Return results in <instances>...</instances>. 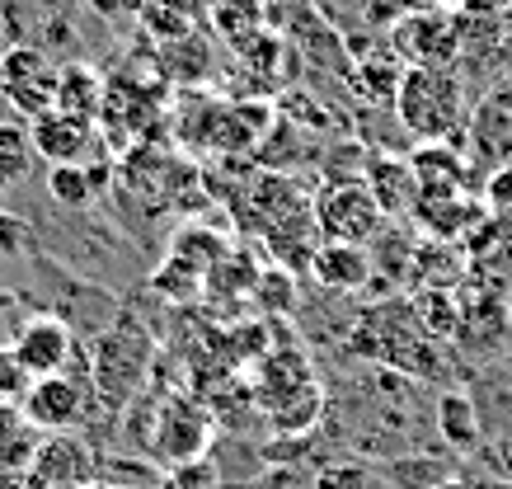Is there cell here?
<instances>
[{"instance_id":"cell-32","label":"cell","mask_w":512,"mask_h":489,"mask_svg":"<svg viewBox=\"0 0 512 489\" xmlns=\"http://www.w3.org/2000/svg\"><path fill=\"white\" fill-rule=\"evenodd\" d=\"M470 10H503V5H512V0H466Z\"/></svg>"},{"instance_id":"cell-20","label":"cell","mask_w":512,"mask_h":489,"mask_svg":"<svg viewBox=\"0 0 512 489\" xmlns=\"http://www.w3.org/2000/svg\"><path fill=\"white\" fill-rule=\"evenodd\" d=\"M33 160H38V146H33L29 123L0 118V184H24L33 174Z\"/></svg>"},{"instance_id":"cell-15","label":"cell","mask_w":512,"mask_h":489,"mask_svg":"<svg viewBox=\"0 0 512 489\" xmlns=\"http://www.w3.org/2000/svg\"><path fill=\"white\" fill-rule=\"evenodd\" d=\"M433 428L451 452H480L484 442V419L475 410L470 391H442L433 405Z\"/></svg>"},{"instance_id":"cell-21","label":"cell","mask_w":512,"mask_h":489,"mask_svg":"<svg viewBox=\"0 0 512 489\" xmlns=\"http://www.w3.org/2000/svg\"><path fill=\"white\" fill-rule=\"evenodd\" d=\"M414 311L428 325L437 344H456V330H461V301L451 297V287H423L414 297Z\"/></svg>"},{"instance_id":"cell-23","label":"cell","mask_w":512,"mask_h":489,"mask_svg":"<svg viewBox=\"0 0 512 489\" xmlns=\"http://www.w3.org/2000/svg\"><path fill=\"white\" fill-rule=\"evenodd\" d=\"M33 381H38V377L24 367V358L15 353V344L0 348V405H15V410H24Z\"/></svg>"},{"instance_id":"cell-3","label":"cell","mask_w":512,"mask_h":489,"mask_svg":"<svg viewBox=\"0 0 512 489\" xmlns=\"http://www.w3.org/2000/svg\"><path fill=\"white\" fill-rule=\"evenodd\" d=\"M207 438H212V414L202 410L193 395H170V400H160V410L151 414L146 457L174 471V466H188V461H202Z\"/></svg>"},{"instance_id":"cell-2","label":"cell","mask_w":512,"mask_h":489,"mask_svg":"<svg viewBox=\"0 0 512 489\" xmlns=\"http://www.w3.org/2000/svg\"><path fill=\"white\" fill-rule=\"evenodd\" d=\"M395 118L414 142H451L466 127V90L451 66H409L395 95Z\"/></svg>"},{"instance_id":"cell-17","label":"cell","mask_w":512,"mask_h":489,"mask_svg":"<svg viewBox=\"0 0 512 489\" xmlns=\"http://www.w3.org/2000/svg\"><path fill=\"white\" fill-rule=\"evenodd\" d=\"M409 66H400V57H390V52H372V57H362L353 66V95L367 104V109H395V95H400V80Z\"/></svg>"},{"instance_id":"cell-28","label":"cell","mask_w":512,"mask_h":489,"mask_svg":"<svg viewBox=\"0 0 512 489\" xmlns=\"http://www.w3.org/2000/svg\"><path fill=\"white\" fill-rule=\"evenodd\" d=\"M489 207H494V212H508L512 207V170H498L494 179H489Z\"/></svg>"},{"instance_id":"cell-26","label":"cell","mask_w":512,"mask_h":489,"mask_svg":"<svg viewBox=\"0 0 512 489\" xmlns=\"http://www.w3.org/2000/svg\"><path fill=\"white\" fill-rule=\"evenodd\" d=\"M29 428L33 424L24 419V410H15V405H0V457H5V452H10V447H15Z\"/></svg>"},{"instance_id":"cell-5","label":"cell","mask_w":512,"mask_h":489,"mask_svg":"<svg viewBox=\"0 0 512 489\" xmlns=\"http://www.w3.org/2000/svg\"><path fill=\"white\" fill-rule=\"evenodd\" d=\"M57 71L62 66H52L47 48H38V43H10V48L0 52V99L24 123H33L38 113H47L57 104Z\"/></svg>"},{"instance_id":"cell-19","label":"cell","mask_w":512,"mask_h":489,"mask_svg":"<svg viewBox=\"0 0 512 489\" xmlns=\"http://www.w3.org/2000/svg\"><path fill=\"white\" fill-rule=\"evenodd\" d=\"M99 99H104V85H99V71H90V66H62L57 71V104L52 109H66L76 113V118H99Z\"/></svg>"},{"instance_id":"cell-8","label":"cell","mask_w":512,"mask_h":489,"mask_svg":"<svg viewBox=\"0 0 512 489\" xmlns=\"http://www.w3.org/2000/svg\"><path fill=\"white\" fill-rule=\"evenodd\" d=\"M390 43L409 66H451L461 52V24L447 10H414L390 29Z\"/></svg>"},{"instance_id":"cell-31","label":"cell","mask_w":512,"mask_h":489,"mask_svg":"<svg viewBox=\"0 0 512 489\" xmlns=\"http://www.w3.org/2000/svg\"><path fill=\"white\" fill-rule=\"evenodd\" d=\"M85 489H132V485H123V480H109V475H99V480H90Z\"/></svg>"},{"instance_id":"cell-14","label":"cell","mask_w":512,"mask_h":489,"mask_svg":"<svg viewBox=\"0 0 512 489\" xmlns=\"http://www.w3.org/2000/svg\"><path fill=\"white\" fill-rule=\"evenodd\" d=\"M311 273L315 283L329 287V292H357L372 278V254H367V245H334V240H325L311 254Z\"/></svg>"},{"instance_id":"cell-30","label":"cell","mask_w":512,"mask_h":489,"mask_svg":"<svg viewBox=\"0 0 512 489\" xmlns=\"http://www.w3.org/2000/svg\"><path fill=\"white\" fill-rule=\"evenodd\" d=\"M433 489H489V485H480V480H461V475H456V480H437Z\"/></svg>"},{"instance_id":"cell-12","label":"cell","mask_w":512,"mask_h":489,"mask_svg":"<svg viewBox=\"0 0 512 489\" xmlns=\"http://www.w3.org/2000/svg\"><path fill=\"white\" fill-rule=\"evenodd\" d=\"M512 330V316L498 292H480V297L461 301V330H456V344L466 353H489L508 339Z\"/></svg>"},{"instance_id":"cell-1","label":"cell","mask_w":512,"mask_h":489,"mask_svg":"<svg viewBox=\"0 0 512 489\" xmlns=\"http://www.w3.org/2000/svg\"><path fill=\"white\" fill-rule=\"evenodd\" d=\"M353 353L367 358V363L386 367V372H400V377L428 381L442 372V353H437V339L428 334V325L419 320L414 301L390 297L381 306H367L353 325Z\"/></svg>"},{"instance_id":"cell-27","label":"cell","mask_w":512,"mask_h":489,"mask_svg":"<svg viewBox=\"0 0 512 489\" xmlns=\"http://www.w3.org/2000/svg\"><path fill=\"white\" fill-rule=\"evenodd\" d=\"M19 245H24V221H15V217H5V212H0V259H15Z\"/></svg>"},{"instance_id":"cell-18","label":"cell","mask_w":512,"mask_h":489,"mask_svg":"<svg viewBox=\"0 0 512 489\" xmlns=\"http://www.w3.org/2000/svg\"><path fill=\"white\" fill-rule=\"evenodd\" d=\"M470 400H475V410H480V419H484V428H489V433L512 438V358H508V363L484 367L480 377H475Z\"/></svg>"},{"instance_id":"cell-25","label":"cell","mask_w":512,"mask_h":489,"mask_svg":"<svg viewBox=\"0 0 512 489\" xmlns=\"http://www.w3.org/2000/svg\"><path fill=\"white\" fill-rule=\"evenodd\" d=\"M85 5L104 24H127V19H141V10H146V0H85Z\"/></svg>"},{"instance_id":"cell-9","label":"cell","mask_w":512,"mask_h":489,"mask_svg":"<svg viewBox=\"0 0 512 489\" xmlns=\"http://www.w3.org/2000/svg\"><path fill=\"white\" fill-rule=\"evenodd\" d=\"M29 471L38 489H85L90 480H99V457L76 433H43Z\"/></svg>"},{"instance_id":"cell-7","label":"cell","mask_w":512,"mask_h":489,"mask_svg":"<svg viewBox=\"0 0 512 489\" xmlns=\"http://www.w3.org/2000/svg\"><path fill=\"white\" fill-rule=\"evenodd\" d=\"M94 386L76 372H52V377L33 381L29 400H24V419L38 433H76L80 419L90 414Z\"/></svg>"},{"instance_id":"cell-11","label":"cell","mask_w":512,"mask_h":489,"mask_svg":"<svg viewBox=\"0 0 512 489\" xmlns=\"http://www.w3.org/2000/svg\"><path fill=\"white\" fill-rule=\"evenodd\" d=\"M29 132H33L38 156H43L47 165H80L94 146V123L90 118H76V113H66V109L38 113L29 123Z\"/></svg>"},{"instance_id":"cell-16","label":"cell","mask_w":512,"mask_h":489,"mask_svg":"<svg viewBox=\"0 0 512 489\" xmlns=\"http://www.w3.org/2000/svg\"><path fill=\"white\" fill-rule=\"evenodd\" d=\"M414 179H419L423 198H451V193L466 184V160L451 151V142H423L414 156Z\"/></svg>"},{"instance_id":"cell-4","label":"cell","mask_w":512,"mask_h":489,"mask_svg":"<svg viewBox=\"0 0 512 489\" xmlns=\"http://www.w3.org/2000/svg\"><path fill=\"white\" fill-rule=\"evenodd\" d=\"M386 226V212L367 179H334L315 203V231L334 245H372Z\"/></svg>"},{"instance_id":"cell-33","label":"cell","mask_w":512,"mask_h":489,"mask_svg":"<svg viewBox=\"0 0 512 489\" xmlns=\"http://www.w3.org/2000/svg\"><path fill=\"white\" fill-rule=\"evenodd\" d=\"M5 306H10V297H5V292H0V311H5Z\"/></svg>"},{"instance_id":"cell-6","label":"cell","mask_w":512,"mask_h":489,"mask_svg":"<svg viewBox=\"0 0 512 489\" xmlns=\"http://www.w3.org/2000/svg\"><path fill=\"white\" fill-rule=\"evenodd\" d=\"M146 363H151V339H146L137 325H118V330L99 334L94 348H90L94 395H104V400H113V405H123L127 395L137 391Z\"/></svg>"},{"instance_id":"cell-22","label":"cell","mask_w":512,"mask_h":489,"mask_svg":"<svg viewBox=\"0 0 512 489\" xmlns=\"http://www.w3.org/2000/svg\"><path fill=\"white\" fill-rule=\"evenodd\" d=\"M94 179L85 165H52V174H47V193H52V203L57 207H71V212H85V207L94 203Z\"/></svg>"},{"instance_id":"cell-24","label":"cell","mask_w":512,"mask_h":489,"mask_svg":"<svg viewBox=\"0 0 512 489\" xmlns=\"http://www.w3.org/2000/svg\"><path fill=\"white\" fill-rule=\"evenodd\" d=\"M156 489H217V471L207 461H188V466H174Z\"/></svg>"},{"instance_id":"cell-10","label":"cell","mask_w":512,"mask_h":489,"mask_svg":"<svg viewBox=\"0 0 512 489\" xmlns=\"http://www.w3.org/2000/svg\"><path fill=\"white\" fill-rule=\"evenodd\" d=\"M15 353L24 358V367H29L33 377H52V372H66V367H71V358H76V334L57 316H33L19 325Z\"/></svg>"},{"instance_id":"cell-29","label":"cell","mask_w":512,"mask_h":489,"mask_svg":"<svg viewBox=\"0 0 512 489\" xmlns=\"http://www.w3.org/2000/svg\"><path fill=\"white\" fill-rule=\"evenodd\" d=\"M357 485H362L357 466H343V471H320V480H315V489H357Z\"/></svg>"},{"instance_id":"cell-13","label":"cell","mask_w":512,"mask_h":489,"mask_svg":"<svg viewBox=\"0 0 512 489\" xmlns=\"http://www.w3.org/2000/svg\"><path fill=\"white\" fill-rule=\"evenodd\" d=\"M367 189L376 193V203H381L386 217H409L423 198L419 179H414V165H409V160H395V156L367 160Z\"/></svg>"}]
</instances>
